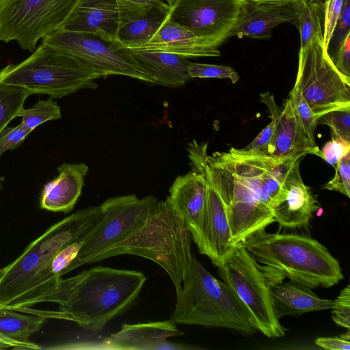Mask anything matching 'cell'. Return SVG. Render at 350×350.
<instances>
[{
    "instance_id": "1",
    "label": "cell",
    "mask_w": 350,
    "mask_h": 350,
    "mask_svg": "<svg viewBox=\"0 0 350 350\" xmlns=\"http://www.w3.org/2000/svg\"><path fill=\"white\" fill-rule=\"evenodd\" d=\"M206 148L193 141L189 158L193 169L206 175L223 200L235 246L275 222L273 208L286 194L289 181L300 174L306 154L273 157L231 148L209 155Z\"/></svg>"
},
{
    "instance_id": "2",
    "label": "cell",
    "mask_w": 350,
    "mask_h": 350,
    "mask_svg": "<svg viewBox=\"0 0 350 350\" xmlns=\"http://www.w3.org/2000/svg\"><path fill=\"white\" fill-rule=\"evenodd\" d=\"M146 281L138 271L94 267L61 278L38 304H57L70 321L88 332H99L135 302Z\"/></svg>"
},
{
    "instance_id": "3",
    "label": "cell",
    "mask_w": 350,
    "mask_h": 350,
    "mask_svg": "<svg viewBox=\"0 0 350 350\" xmlns=\"http://www.w3.org/2000/svg\"><path fill=\"white\" fill-rule=\"evenodd\" d=\"M237 244L260 265L270 284L287 278L312 288H328L344 278L337 259L310 237L264 229Z\"/></svg>"
},
{
    "instance_id": "4",
    "label": "cell",
    "mask_w": 350,
    "mask_h": 350,
    "mask_svg": "<svg viewBox=\"0 0 350 350\" xmlns=\"http://www.w3.org/2000/svg\"><path fill=\"white\" fill-rule=\"evenodd\" d=\"M192 240L188 227L168 202L155 198L142 225L120 241L87 257L81 265L119 255L138 256L163 268L177 291L191 265Z\"/></svg>"
},
{
    "instance_id": "5",
    "label": "cell",
    "mask_w": 350,
    "mask_h": 350,
    "mask_svg": "<svg viewBox=\"0 0 350 350\" xmlns=\"http://www.w3.org/2000/svg\"><path fill=\"white\" fill-rule=\"evenodd\" d=\"M170 319L176 324L233 329L251 335L258 329L244 304L224 282L212 275L193 254Z\"/></svg>"
},
{
    "instance_id": "6",
    "label": "cell",
    "mask_w": 350,
    "mask_h": 350,
    "mask_svg": "<svg viewBox=\"0 0 350 350\" xmlns=\"http://www.w3.org/2000/svg\"><path fill=\"white\" fill-rule=\"evenodd\" d=\"M99 77L64 52L41 42L32 54L0 70V85L59 98L82 89H94Z\"/></svg>"
},
{
    "instance_id": "7",
    "label": "cell",
    "mask_w": 350,
    "mask_h": 350,
    "mask_svg": "<svg viewBox=\"0 0 350 350\" xmlns=\"http://www.w3.org/2000/svg\"><path fill=\"white\" fill-rule=\"evenodd\" d=\"M217 267L219 277L247 308L258 331L269 338L284 336L286 329L275 314L269 280L246 250L237 244Z\"/></svg>"
},
{
    "instance_id": "8",
    "label": "cell",
    "mask_w": 350,
    "mask_h": 350,
    "mask_svg": "<svg viewBox=\"0 0 350 350\" xmlns=\"http://www.w3.org/2000/svg\"><path fill=\"white\" fill-rule=\"evenodd\" d=\"M81 0H0V41L33 52L40 40L62 28Z\"/></svg>"
},
{
    "instance_id": "9",
    "label": "cell",
    "mask_w": 350,
    "mask_h": 350,
    "mask_svg": "<svg viewBox=\"0 0 350 350\" xmlns=\"http://www.w3.org/2000/svg\"><path fill=\"white\" fill-rule=\"evenodd\" d=\"M298 59L295 84L317 119L334 110H350V78L335 67L323 38L312 41Z\"/></svg>"
},
{
    "instance_id": "10",
    "label": "cell",
    "mask_w": 350,
    "mask_h": 350,
    "mask_svg": "<svg viewBox=\"0 0 350 350\" xmlns=\"http://www.w3.org/2000/svg\"><path fill=\"white\" fill-rule=\"evenodd\" d=\"M41 42L71 56L99 78L122 75L154 84L129 50L91 34L59 29L43 37Z\"/></svg>"
},
{
    "instance_id": "11",
    "label": "cell",
    "mask_w": 350,
    "mask_h": 350,
    "mask_svg": "<svg viewBox=\"0 0 350 350\" xmlns=\"http://www.w3.org/2000/svg\"><path fill=\"white\" fill-rule=\"evenodd\" d=\"M155 198H139L134 194L111 198L102 203L101 217L81 239L77 257L69 272L81 266L82 261L120 241L142 225L148 218Z\"/></svg>"
},
{
    "instance_id": "12",
    "label": "cell",
    "mask_w": 350,
    "mask_h": 350,
    "mask_svg": "<svg viewBox=\"0 0 350 350\" xmlns=\"http://www.w3.org/2000/svg\"><path fill=\"white\" fill-rule=\"evenodd\" d=\"M243 0H177L169 18L222 44L237 22Z\"/></svg>"
},
{
    "instance_id": "13",
    "label": "cell",
    "mask_w": 350,
    "mask_h": 350,
    "mask_svg": "<svg viewBox=\"0 0 350 350\" xmlns=\"http://www.w3.org/2000/svg\"><path fill=\"white\" fill-rule=\"evenodd\" d=\"M147 12L120 0H81L60 29L88 33L115 43L124 25Z\"/></svg>"
},
{
    "instance_id": "14",
    "label": "cell",
    "mask_w": 350,
    "mask_h": 350,
    "mask_svg": "<svg viewBox=\"0 0 350 350\" xmlns=\"http://www.w3.org/2000/svg\"><path fill=\"white\" fill-rule=\"evenodd\" d=\"M302 0H243L237 22L227 38L269 39L278 25L297 26Z\"/></svg>"
},
{
    "instance_id": "15",
    "label": "cell",
    "mask_w": 350,
    "mask_h": 350,
    "mask_svg": "<svg viewBox=\"0 0 350 350\" xmlns=\"http://www.w3.org/2000/svg\"><path fill=\"white\" fill-rule=\"evenodd\" d=\"M172 320L123 324L120 330L106 338L100 348L117 350H185L198 347L169 341L182 335Z\"/></svg>"
},
{
    "instance_id": "16",
    "label": "cell",
    "mask_w": 350,
    "mask_h": 350,
    "mask_svg": "<svg viewBox=\"0 0 350 350\" xmlns=\"http://www.w3.org/2000/svg\"><path fill=\"white\" fill-rule=\"evenodd\" d=\"M197 171L205 178L206 197L200 236L196 244L200 253L208 256L218 267L235 246L231 243L230 228L223 200L206 175Z\"/></svg>"
},
{
    "instance_id": "17",
    "label": "cell",
    "mask_w": 350,
    "mask_h": 350,
    "mask_svg": "<svg viewBox=\"0 0 350 350\" xmlns=\"http://www.w3.org/2000/svg\"><path fill=\"white\" fill-rule=\"evenodd\" d=\"M260 100L269 110V117L275 124L271 139L263 154L273 157H285L299 154H312L323 157L319 148H314L309 144L304 131L299 125L289 98L282 109L275 102L269 92L260 94Z\"/></svg>"
},
{
    "instance_id": "18",
    "label": "cell",
    "mask_w": 350,
    "mask_h": 350,
    "mask_svg": "<svg viewBox=\"0 0 350 350\" xmlns=\"http://www.w3.org/2000/svg\"><path fill=\"white\" fill-rule=\"evenodd\" d=\"M221 45L198 36L187 27L172 21L168 17L147 42L128 50L166 52L188 59L219 57L221 55L219 49Z\"/></svg>"
},
{
    "instance_id": "19",
    "label": "cell",
    "mask_w": 350,
    "mask_h": 350,
    "mask_svg": "<svg viewBox=\"0 0 350 350\" xmlns=\"http://www.w3.org/2000/svg\"><path fill=\"white\" fill-rule=\"evenodd\" d=\"M166 201L188 227L196 243L202 221L206 197L204 175L196 170L178 176L169 190Z\"/></svg>"
},
{
    "instance_id": "20",
    "label": "cell",
    "mask_w": 350,
    "mask_h": 350,
    "mask_svg": "<svg viewBox=\"0 0 350 350\" xmlns=\"http://www.w3.org/2000/svg\"><path fill=\"white\" fill-rule=\"evenodd\" d=\"M101 215L100 206L84 208L54 224L33 241L45 264L62 250L82 239Z\"/></svg>"
},
{
    "instance_id": "21",
    "label": "cell",
    "mask_w": 350,
    "mask_h": 350,
    "mask_svg": "<svg viewBox=\"0 0 350 350\" xmlns=\"http://www.w3.org/2000/svg\"><path fill=\"white\" fill-rule=\"evenodd\" d=\"M88 170V166L83 163H64L59 166L58 176L43 187L41 208L64 213L70 212L81 196Z\"/></svg>"
},
{
    "instance_id": "22",
    "label": "cell",
    "mask_w": 350,
    "mask_h": 350,
    "mask_svg": "<svg viewBox=\"0 0 350 350\" xmlns=\"http://www.w3.org/2000/svg\"><path fill=\"white\" fill-rule=\"evenodd\" d=\"M44 265L32 241L14 261L0 269V306L12 309Z\"/></svg>"
},
{
    "instance_id": "23",
    "label": "cell",
    "mask_w": 350,
    "mask_h": 350,
    "mask_svg": "<svg viewBox=\"0 0 350 350\" xmlns=\"http://www.w3.org/2000/svg\"><path fill=\"white\" fill-rule=\"evenodd\" d=\"M269 292L275 314L278 319L284 316L331 309L334 300L319 297L312 288L290 280L270 284Z\"/></svg>"
},
{
    "instance_id": "24",
    "label": "cell",
    "mask_w": 350,
    "mask_h": 350,
    "mask_svg": "<svg viewBox=\"0 0 350 350\" xmlns=\"http://www.w3.org/2000/svg\"><path fill=\"white\" fill-rule=\"evenodd\" d=\"M319 209L317 200L299 174L289 181L286 194L273 208V219L284 228H304Z\"/></svg>"
},
{
    "instance_id": "25",
    "label": "cell",
    "mask_w": 350,
    "mask_h": 350,
    "mask_svg": "<svg viewBox=\"0 0 350 350\" xmlns=\"http://www.w3.org/2000/svg\"><path fill=\"white\" fill-rule=\"evenodd\" d=\"M129 51L146 70L154 84L180 87L191 79L189 73L191 62L185 57L160 51Z\"/></svg>"
},
{
    "instance_id": "26",
    "label": "cell",
    "mask_w": 350,
    "mask_h": 350,
    "mask_svg": "<svg viewBox=\"0 0 350 350\" xmlns=\"http://www.w3.org/2000/svg\"><path fill=\"white\" fill-rule=\"evenodd\" d=\"M169 12L153 9L124 25L118 31L114 44L131 49L147 42L169 17Z\"/></svg>"
},
{
    "instance_id": "27",
    "label": "cell",
    "mask_w": 350,
    "mask_h": 350,
    "mask_svg": "<svg viewBox=\"0 0 350 350\" xmlns=\"http://www.w3.org/2000/svg\"><path fill=\"white\" fill-rule=\"evenodd\" d=\"M46 321L44 316L23 314L7 308L0 314V333L14 340L27 341Z\"/></svg>"
},
{
    "instance_id": "28",
    "label": "cell",
    "mask_w": 350,
    "mask_h": 350,
    "mask_svg": "<svg viewBox=\"0 0 350 350\" xmlns=\"http://www.w3.org/2000/svg\"><path fill=\"white\" fill-rule=\"evenodd\" d=\"M323 8L302 0L301 10L296 27L300 37L299 55L305 53L310 43L317 39L323 38L322 16Z\"/></svg>"
},
{
    "instance_id": "29",
    "label": "cell",
    "mask_w": 350,
    "mask_h": 350,
    "mask_svg": "<svg viewBox=\"0 0 350 350\" xmlns=\"http://www.w3.org/2000/svg\"><path fill=\"white\" fill-rule=\"evenodd\" d=\"M31 94L21 88L0 85V132L23 108L25 100Z\"/></svg>"
},
{
    "instance_id": "30",
    "label": "cell",
    "mask_w": 350,
    "mask_h": 350,
    "mask_svg": "<svg viewBox=\"0 0 350 350\" xmlns=\"http://www.w3.org/2000/svg\"><path fill=\"white\" fill-rule=\"evenodd\" d=\"M61 116L60 107L52 98L40 100L31 108L23 107L18 114L22 118L21 123L31 132L47 121L59 119Z\"/></svg>"
},
{
    "instance_id": "31",
    "label": "cell",
    "mask_w": 350,
    "mask_h": 350,
    "mask_svg": "<svg viewBox=\"0 0 350 350\" xmlns=\"http://www.w3.org/2000/svg\"><path fill=\"white\" fill-rule=\"evenodd\" d=\"M288 98L296 120L304 131L309 144L314 148H319L314 139V131L318 124L317 118L295 84L290 92Z\"/></svg>"
},
{
    "instance_id": "32",
    "label": "cell",
    "mask_w": 350,
    "mask_h": 350,
    "mask_svg": "<svg viewBox=\"0 0 350 350\" xmlns=\"http://www.w3.org/2000/svg\"><path fill=\"white\" fill-rule=\"evenodd\" d=\"M317 123L330 127L332 139L350 143V110L337 109L321 115Z\"/></svg>"
},
{
    "instance_id": "33",
    "label": "cell",
    "mask_w": 350,
    "mask_h": 350,
    "mask_svg": "<svg viewBox=\"0 0 350 350\" xmlns=\"http://www.w3.org/2000/svg\"><path fill=\"white\" fill-rule=\"evenodd\" d=\"M189 73L193 78L229 79L232 83L239 79L238 73L228 66L190 62Z\"/></svg>"
},
{
    "instance_id": "34",
    "label": "cell",
    "mask_w": 350,
    "mask_h": 350,
    "mask_svg": "<svg viewBox=\"0 0 350 350\" xmlns=\"http://www.w3.org/2000/svg\"><path fill=\"white\" fill-rule=\"evenodd\" d=\"M349 34H350V0H345L327 49L331 59Z\"/></svg>"
},
{
    "instance_id": "35",
    "label": "cell",
    "mask_w": 350,
    "mask_h": 350,
    "mask_svg": "<svg viewBox=\"0 0 350 350\" xmlns=\"http://www.w3.org/2000/svg\"><path fill=\"white\" fill-rule=\"evenodd\" d=\"M334 176L322 188L336 191L350 197V153L342 157L335 166Z\"/></svg>"
},
{
    "instance_id": "36",
    "label": "cell",
    "mask_w": 350,
    "mask_h": 350,
    "mask_svg": "<svg viewBox=\"0 0 350 350\" xmlns=\"http://www.w3.org/2000/svg\"><path fill=\"white\" fill-rule=\"evenodd\" d=\"M345 0H327L323 8V46L327 51Z\"/></svg>"
},
{
    "instance_id": "37",
    "label": "cell",
    "mask_w": 350,
    "mask_h": 350,
    "mask_svg": "<svg viewBox=\"0 0 350 350\" xmlns=\"http://www.w3.org/2000/svg\"><path fill=\"white\" fill-rule=\"evenodd\" d=\"M332 318L334 322L340 327L349 329L350 328V286L345 287L337 298L334 301L332 307Z\"/></svg>"
},
{
    "instance_id": "38",
    "label": "cell",
    "mask_w": 350,
    "mask_h": 350,
    "mask_svg": "<svg viewBox=\"0 0 350 350\" xmlns=\"http://www.w3.org/2000/svg\"><path fill=\"white\" fill-rule=\"evenodd\" d=\"M31 133L21 122L16 126L3 129L0 132V157L7 150L18 148Z\"/></svg>"
},
{
    "instance_id": "39",
    "label": "cell",
    "mask_w": 350,
    "mask_h": 350,
    "mask_svg": "<svg viewBox=\"0 0 350 350\" xmlns=\"http://www.w3.org/2000/svg\"><path fill=\"white\" fill-rule=\"evenodd\" d=\"M321 150L323 159L335 167L342 157L350 153V143L332 139Z\"/></svg>"
},
{
    "instance_id": "40",
    "label": "cell",
    "mask_w": 350,
    "mask_h": 350,
    "mask_svg": "<svg viewBox=\"0 0 350 350\" xmlns=\"http://www.w3.org/2000/svg\"><path fill=\"white\" fill-rule=\"evenodd\" d=\"M274 129L275 124L271 120L257 135L255 139L249 145L242 148V150L249 152L263 154L271 139Z\"/></svg>"
},
{
    "instance_id": "41",
    "label": "cell",
    "mask_w": 350,
    "mask_h": 350,
    "mask_svg": "<svg viewBox=\"0 0 350 350\" xmlns=\"http://www.w3.org/2000/svg\"><path fill=\"white\" fill-rule=\"evenodd\" d=\"M332 60L342 75L350 78V34L346 37Z\"/></svg>"
},
{
    "instance_id": "42",
    "label": "cell",
    "mask_w": 350,
    "mask_h": 350,
    "mask_svg": "<svg viewBox=\"0 0 350 350\" xmlns=\"http://www.w3.org/2000/svg\"><path fill=\"white\" fill-rule=\"evenodd\" d=\"M349 329L340 336L319 337L316 338L315 344L328 350H349L350 349Z\"/></svg>"
},
{
    "instance_id": "43",
    "label": "cell",
    "mask_w": 350,
    "mask_h": 350,
    "mask_svg": "<svg viewBox=\"0 0 350 350\" xmlns=\"http://www.w3.org/2000/svg\"><path fill=\"white\" fill-rule=\"evenodd\" d=\"M120 1L143 12L158 9L165 12L170 11V7L163 0H120Z\"/></svg>"
},
{
    "instance_id": "44",
    "label": "cell",
    "mask_w": 350,
    "mask_h": 350,
    "mask_svg": "<svg viewBox=\"0 0 350 350\" xmlns=\"http://www.w3.org/2000/svg\"><path fill=\"white\" fill-rule=\"evenodd\" d=\"M0 342L8 345L11 349H32L38 350L42 349V347L38 344L30 341H18L10 339L1 333H0Z\"/></svg>"
},
{
    "instance_id": "45",
    "label": "cell",
    "mask_w": 350,
    "mask_h": 350,
    "mask_svg": "<svg viewBox=\"0 0 350 350\" xmlns=\"http://www.w3.org/2000/svg\"><path fill=\"white\" fill-rule=\"evenodd\" d=\"M310 3L315 4L320 8H323L324 5L327 0H307Z\"/></svg>"
},
{
    "instance_id": "46",
    "label": "cell",
    "mask_w": 350,
    "mask_h": 350,
    "mask_svg": "<svg viewBox=\"0 0 350 350\" xmlns=\"http://www.w3.org/2000/svg\"><path fill=\"white\" fill-rule=\"evenodd\" d=\"M165 2H166L167 3V5L171 8L172 7L174 3H176V1L177 0H163Z\"/></svg>"
},
{
    "instance_id": "47",
    "label": "cell",
    "mask_w": 350,
    "mask_h": 350,
    "mask_svg": "<svg viewBox=\"0 0 350 350\" xmlns=\"http://www.w3.org/2000/svg\"><path fill=\"white\" fill-rule=\"evenodd\" d=\"M10 348L8 345L0 342V350L6 349Z\"/></svg>"
},
{
    "instance_id": "48",
    "label": "cell",
    "mask_w": 350,
    "mask_h": 350,
    "mask_svg": "<svg viewBox=\"0 0 350 350\" xmlns=\"http://www.w3.org/2000/svg\"><path fill=\"white\" fill-rule=\"evenodd\" d=\"M8 308H5V307H3V306H0V314H1L2 312H3Z\"/></svg>"
},
{
    "instance_id": "49",
    "label": "cell",
    "mask_w": 350,
    "mask_h": 350,
    "mask_svg": "<svg viewBox=\"0 0 350 350\" xmlns=\"http://www.w3.org/2000/svg\"><path fill=\"white\" fill-rule=\"evenodd\" d=\"M3 189V185L2 183L0 182V191Z\"/></svg>"
}]
</instances>
